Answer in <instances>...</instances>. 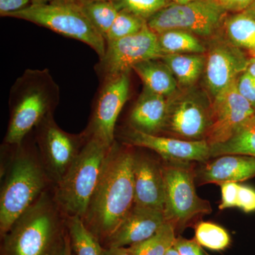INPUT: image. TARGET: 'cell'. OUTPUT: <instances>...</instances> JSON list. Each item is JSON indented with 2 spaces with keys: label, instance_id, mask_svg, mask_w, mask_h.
Instances as JSON below:
<instances>
[{
  "label": "cell",
  "instance_id": "obj_1",
  "mask_svg": "<svg viewBox=\"0 0 255 255\" xmlns=\"http://www.w3.org/2000/svg\"><path fill=\"white\" fill-rule=\"evenodd\" d=\"M132 146L117 141L108 151L100 180L83 220L100 240L107 241L134 206Z\"/></svg>",
  "mask_w": 255,
  "mask_h": 255
},
{
  "label": "cell",
  "instance_id": "obj_2",
  "mask_svg": "<svg viewBox=\"0 0 255 255\" xmlns=\"http://www.w3.org/2000/svg\"><path fill=\"white\" fill-rule=\"evenodd\" d=\"M60 87L48 69H27L16 79L9 92V121L5 145H21L26 135L60 102Z\"/></svg>",
  "mask_w": 255,
  "mask_h": 255
},
{
  "label": "cell",
  "instance_id": "obj_3",
  "mask_svg": "<svg viewBox=\"0 0 255 255\" xmlns=\"http://www.w3.org/2000/svg\"><path fill=\"white\" fill-rule=\"evenodd\" d=\"M63 217L54 196L45 191L1 238V255H53L65 240Z\"/></svg>",
  "mask_w": 255,
  "mask_h": 255
},
{
  "label": "cell",
  "instance_id": "obj_4",
  "mask_svg": "<svg viewBox=\"0 0 255 255\" xmlns=\"http://www.w3.org/2000/svg\"><path fill=\"white\" fill-rule=\"evenodd\" d=\"M15 148L8 165L1 172L4 180L0 192L1 238L52 183L40 156L26 149L23 142Z\"/></svg>",
  "mask_w": 255,
  "mask_h": 255
},
{
  "label": "cell",
  "instance_id": "obj_5",
  "mask_svg": "<svg viewBox=\"0 0 255 255\" xmlns=\"http://www.w3.org/2000/svg\"><path fill=\"white\" fill-rule=\"evenodd\" d=\"M110 148L96 139L87 138L75 162L55 184L53 196L65 216L83 219Z\"/></svg>",
  "mask_w": 255,
  "mask_h": 255
},
{
  "label": "cell",
  "instance_id": "obj_6",
  "mask_svg": "<svg viewBox=\"0 0 255 255\" xmlns=\"http://www.w3.org/2000/svg\"><path fill=\"white\" fill-rule=\"evenodd\" d=\"M6 17L29 21L81 41L91 47L100 58L105 54L107 46L105 38L94 27L77 0H55L31 4Z\"/></svg>",
  "mask_w": 255,
  "mask_h": 255
},
{
  "label": "cell",
  "instance_id": "obj_7",
  "mask_svg": "<svg viewBox=\"0 0 255 255\" xmlns=\"http://www.w3.org/2000/svg\"><path fill=\"white\" fill-rule=\"evenodd\" d=\"M164 181V215L176 232H181L196 220L212 212L209 201L201 199L195 189L196 169L192 162L162 163Z\"/></svg>",
  "mask_w": 255,
  "mask_h": 255
},
{
  "label": "cell",
  "instance_id": "obj_8",
  "mask_svg": "<svg viewBox=\"0 0 255 255\" xmlns=\"http://www.w3.org/2000/svg\"><path fill=\"white\" fill-rule=\"evenodd\" d=\"M228 13L217 0H194L187 4H170L147 21L156 34L183 30L196 36L210 37L222 27Z\"/></svg>",
  "mask_w": 255,
  "mask_h": 255
},
{
  "label": "cell",
  "instance_id": "obj_9",
  "mask_svg": "<svg viewBox=\"0 0 255 255\" xmlns=\"http://www.w3.org/2000/svg\"><path fill=\"white\" fill-rule=\"evenodd\" d=\"M184 90L167 97L162 132L182 140H206L211 125L212 102L193 87Z\"/></svg>",
  "mask_w": 255,
  "mask_h": 255
},
{
  "label": "cell",
  "instance_id": "obj_10",
  "mask_svg": "<svg viewBox=\"0 0 255 255\" xmlns=\"http://www.w3.org/2000/svg\"><path fill=\"white\" fill-rule=\"evenodd\" d=\"M36 141L40 158L52 183L58 184L81 152L87 138L84 132L64 131L55 122L53 114L37 126Z\"/></svg>",
  "mask_w": 255,
  "mask_h": 255
},
{
  "label": "cell",
  "instance_id": "obj_11",
  "mask_svg": "<svg viewBox=\"0 0 255 255\" xmlns=\"http://www.w3.org/2000/svg\"><path fill=\"white\" fill-rule=\"evenodd\" d=\"M105 54L95 70L101 78L116 76L130 71L134 65L145 60L163 58L157 35L146 25L135 34L106 43Z\"/></svg>",
  "mask_w": 255,
  "mask_h": 255
},
{
  "label": "cell",
  "instance_id": "obj_12",
  "mask_svg": "<svg viewBox=\"0 0 255 255\" xmlns=\"http://www.w3.org/2000/svg\"><path fill=\"white\" fill-rule=\"evenodd\" d=\"M129 72L106 78L84 133L111 147L116 141V124L130 92Z\"/></svg>",
  "mask_w": 255,
  "mask_h": 255
},
{
  "label": "cell",
  "instance_id": "obj_13",
  "mask_svg": "<svg viewBox=\"0 0 255 255\" xmlns=\"http://www.w3.org/2000/svg\"><path fill=\"white\" fill-rule=\"evenodd\" d=\"M236 81L212 101L211 125L206 141L210 146L222 143L255 115V110L238 92Z\"/></svg>",
  "mask_w": 255,
  "mask_h": 255
},
{
  "label": "cell",
  "instance_id": "obj_14",
  "mask_svg": "<svg viewBox=\"0 0 255 255\" xmlns=\"http://www.w3.org/2000/svg\"><path fill=\"white\" fill-rule=\"evenodd\" d=\"M123 143L155 151L165 162H198L211 159V147L206 140H182L174 137L150 135L129 128L121 134Z\"/></svg>",
  "mask_w": 255,
  "mask_h": 255
},
{
  "label": "cell",
  "instance_id": "obj_15",
  "mask_svg": "<svg viewBox=\"0 0 255 255\" xmlns=\"http://www.w3.org/2000/svg\"><path fill=\"white\" fill-rule=\"evenodd\" d=\"M250 59L241 48L228 40H216L211 43L204 73L206 87L213 98L246 71Z\"/></svg>",
  "mask_w": 255,
  "mask_h": 255
},
{
  "label": "cell",
  "instance_id": "obj_16",
  "mask_svg": "<svg viewBox=\"0 0 255 255\" xmlns=\"http://www.w3.org/2000/svg\"><path fill=\"white\" fill-rule=\"evenodd\" d=\"M134 205L163 211L164 181L162 163L150 156L134 152Z\"/></svg>",
  "mask_w": 255,
  "mask_h": 255
},
{
  "label": "cell",
  "instance_id": "obj_17",
  "mask_svg": "<svg viewBox=\"0 0 255 255\" xmlns=\"http://www.w3.org/2000/svg\"><path fill=\"white\" fill-rule=\"evenodd\" d=\"M165 223L163 211L134 205L106 241L107 248H125L150 238Z\"/></svg>",
  "mask_w": 255,
  "mask_h": 255
},
{
  "label": "cell",
  "instance_id": "obj_18",
  "mask_svg": "<svg viewBox=\"0 0 255 255\" xmlns=\"http://www.w3.org/2000/svg\"><path fill=\"white\" fill-rule=\"evenodd\" d=\"M214 159L196 169V179L201 185L244 182L255 177V157L226 155Z\"/></svg>",
  "mask_w": 255,
  "mask_h": 255
},
{
  "label": "cell",
  "instance_id": "obj_19",
  "mask_svg": "<svg viewBox=\"0 0 255 255\" xmlns=\"http://www.w3.org/2000/svg\"><path fill=\"white\" fill-rule=\"evenodd\" d=\"M167 107V97L144 87L130 112V128L150 135H158L162 132Z\"/></svg>",
  "mask_w": 255,
  "mask_h": 255
},
{
  "label": "cell",
  "instance_id": "obj_20",
  "mask_svg": "<svg viewBox=\"0 0 255 255\" xmlns=\"http://www.w3.org/2000/svg\"><path fill=\"white\" fill-rule=\"evenodd\" d=\"M132 70L143 82L144 87L158 95L169 97L178 91V83L163 60L150 59L136 64Z\"/></svg>",
  "mask_w": 255,
  "mask_h": 255
},
{
  "label": "cell",
  "instance_id": "obj_21",
  "mask_svg": "<svg viewBox=\"0 0 255 255\" xmlns=\"http://www.w3.org/2000/svg\"><path fill=\"white\" fill-rule=\"evenodd\" d=\"M161 59L170 69L178 85L184 89L194 86L205 70L206 57L199 53L167 54Z\"/></svg>",
  "mask_w": 255,
  "mask_h": 255
},
{
  "label": "cell",
  "instance_id": "obj_22",
  "mask_svg": "<svg viewBox=\"0 0 255 255\" xmlns=\"http://www.w3.org/2000/svg\"><path fill=\"white\" fill-rule=\"evenodd\" d=\"M211 158L226 155L255 157V117L248 120L226 142L210 146Z\"/></svg>",
  "mask_w": 255,
  "mask_h": 255
},
{
  "label": "cell",
  "instance_id": "obj_23",
  "mask_svg": "<svg viewBox=\"0 0 255 255\" xmlns=\"http://www.w3.org/2000/svg\"><path fill=\"white\" fill-rule=\"evenodd\" d=\"M65 226L75 255H103L100 240L86 227L80 216H66Z\"/></svg>",
  "mask_w": 255,
  "mask_h": 255
},
{
  "label": "cell",
  "instance_id": "obj_24",
  "mask_svg": "<svg viewBox=\"0 0 255 255\" xmlns=\"http://www.w3.org/2000/svg\"><path fill=\"white\" fill-rule=\"evenodd\" d=\"M228 41L250 52L255 50V19L243 12L226 16L223 24Z\"/></svg>",
  "mask_w": 255,
  "mask_h": 255
},
{
  "label": "cell",
  "instance_id": "obj_25",
  "mask_svg": "<svg viewBox=\"0 0 255 255\" xmlns=\"http://www.w3.org/2000/svg\"><path fill=\"white\" fill-rule=\"evenodd\" d=\"M159 47L164 54L205 53L206 48L196 35L183 30H168L158 33Z\"/></svg>",
  "mask_w": 255,
  "mask_h": 255
},
{
  "label": "cell",
  "instance_id": "obj_26",
  "mask_svg": "<svg viewBox=\"0 0 255 255\" xmlns=\"http://www.w3.org/2000/svg\"><path fill=\"white\" fill-rule=\"evenodd\" d=\"M97 31L106 38L120 10L112 0H77Z\"/></svg>",
  "mask_w": 255,
  "mask_h": 255
},
{
  "label": "cell",
  "instance_id": "obj_27",
  "mask_svg": "<svg viewBox=\"0 0 255 255\" xmlns=\"http://www.w3.org/2000/svg\"><path fill=\"white\" fill-rule=\"evenodd\" d=\"M175 235V228L165 221L153 236L127 248L134 255H165L174 246Z\"/></svg>",
  "mask_w": 255,
  "mask_h": 255
},
{
  "label": "cell",
  "instance_id": "obj_28",
  "mask_svg": "<svg viewBox=\"0 0 255 255\" xmlns=\"http://www.w3.org/2000/svg\"><path fill=\"white\" fill-rule=\"evenodd\" d=\"M195 240L201 246L214 251H225L231 243V236L224 228L209 221L196 225Z\"/></svg>",
  "mask_w": 255,
  "mask_h": 255
},
{
  "label": "cell",
  "instance_id": "obj_29",
  "mask_svg": "<svg viewBox=\"0 0 255 255\" xmlns=\"http://www.w3.org/2000/svg\"><path fill=\"white\" fill-rule=\"evenodd\" d=\"M146 25L147 21L143 18L128 11L120 10L106 36V43L135 34Z\"/></svg>",
  "mask_w": 255,
  "mask_h": 255
},
{
  "label": "cell",
  "instance_id": "obj_30",
  "mask_svg": "<svg viewBox=\"0 0 255 255\" xmlns=\"http://www.w3.org/2000/svg\"><path fill=\"white\" fill-rule=\"evenodd\" d=\"M119 10H124L147 20L165 6L169 0H112Z\"/></svg>",
  "mask_w": 255,
  "mask_h": 255
},
{
  "label": "cell",
  "instance_id": "obj_31",
  "mask_svg": "<svg viewBox=\"0 0 255 255\" xmlns=\"http://www.w3.org/2000/svg\"><path fill=\"white\" fill-rule=\"evenodd\" d=\"M238 92L255 110V77L246 71L237 79Z\"/></svg>",
  "mask_w": 255,
  "mask_h": 255
},
{
  "label": "cell",
  "instance_id": "obj_32",
  "mask_svg": "<svg viewBox=\"0 0 255 255\" xmlns=\"http://www.w3.org/2000/svg\"><path fill=\"white\" fill-rule=\"evenodd\" d=\"M237 207L246 213L255 211V189L249 186L239 184Z\"/></svg>",
  "mask_w": 255,
  "mask_h": 255
},
{
  "label": "cell",
  "instance_id": "obj_33",
  "mask_svg": "<svg viewBox=\"0 0 255 255\" xmlns=\"http://www.w3.org/2000/svg\"><path fill=\"white\" fill-rule=\"evenodd\" d=\"M222 200L219 209L224 210L237 207V199L239 184L236 182H226L221 184Z\"/></svg>",
  "mask_w": 255,
  "mask_h": 255
},
{
  "label": "cell",
  "instance_id": "obj_34",
  "mask_svg": "<svg viewBox=\"0 0 255 255\" xmlns=\"http://www.w3.org/2000/svg\"><path fill=\"white\" fill-rule=\"evenodd\" d=\"M174 246L180 255H210L195 239H186L182 236H178L176 238Z\"/></svg>",
  "mask_w": 255,
  "mask_h": 255
},
{
  "label": "cell",
  "instance_id": "obj_35",
  "mask_svg": "<svg viewBox=\"0 0 255 255\" xmlns=\"http://www.w3.org/2000/svg\"><path fill=\"white\" fill-rule=\"evenodd\" d=\"M32 4L31 0H0V16L8 15L26 9Z\"/></svg>",
  "mask_w": 255,
  "mask_h": 255
},
{
  "label": "cell",
  "instance_id": "obj_36",
  "mask_svg": "<svg viewBox=\"0 0 255 255\" xmlns=\"http://www.w3.org/2000/svg\"><path fill=\"white\" fill-rule=\"evenodd\" d=\"M220 5L228 13L243 12L247 8L255 1V0H217Z\"/></svg>",
  "mask_w": 255,
  "mask_h": 255
},
{
  "label": "cell",
  "instance_id": "obj_37",
  "mask_svg": "<svg viewBox=\"0 0 255 255\" xmlns=\"http://www.w3.org/2000/svg\"><path fill=\"white\" fill-rule=\"evenodd\" d=\"M103 255H134L127 248H108L104 250Z\"/></svg>",
  "mask_w": 255,
  "mask_h": 255
},
{
  "label": "cell",
  "instance_id": "obj_38",
  "mask_svg": "<svg viewBox=\"0 0 255 255\" xmlns=\"http://www.w3.org/2000/svg\"><path fill=\"white\" fill-rule=\"evenodd\" d=\"M64 255H74L73 250H72L71 245H70V238L67 231H65V251Z\"/></svg>",
  "mask_w": 255,
  "mask_h": 255
},
{
  "label": "cell",
  "instance_id": "obj_39",
  "mask_svg": "<svg viewBox=\"0 0 255 255\" xmlns=\"http://www.w3.org/2000/svg\"><path fill=\"white\" fill-rule=\"evenodd\" d=\"M247 72L255 77V57H252L250 59L249 65L247 68Z\"/></svg>",
  "mask_w": 255,
  "mask_h": 255
},
{
  "label": "cell",
  "instance_id": "obj_40",
  "mask_svg": "<svg viewBox=\"0 0 255 255\" xmlns=\"http://www.w3.org/2000/svg\"><path fill=\"white\" fill-rule=\"evenodd\" d=\"M243 12L255 19V1Z\"/></svg>",
  "mask_w": 255,
  "mask_h": 255
},
{
  "label": "cell",
  "instance_id": "obj_41",
  "mask_svg": "<svg viewBox=\"0 0 255 255\" xmlns=\"http://www.w3.org/2000/svg\"><path fill=\"white\" fill-rule=\"evenodd\" d=\"M64 251H65V240L63 244L60 245L56 250H55L53 255H64Z\"/></svg>",
  "mask_w": 255,
  "mask_h": 255
},
{
  "label": "cell",
  "instance_id": "obj_42",
  "mask_svg": "<svg viewBox=\"0 0 255 255\" xmlns=\"http://www.w3.org/2000/svg\"><path fill=\"white\" fill-rule=\"evenodd\" d=\"M194 0H169L171 4H187V3L191 2Z\"/></svg>",
  "mask_w": 255,
  "mask_h": 255
},
{
  "label": "cell",
  "instance_id": "obj_43",
  "mask_svg": "<svg viewBox=\"0 0 255 255\" xmlns=\"http://www.w3.org/2000/svg\"><path fill=\"white\" fill-rule=\"evenodd\" d=\"M165 255H180V254H179L177 250L176 249L175 247L173 246L172 248H169Z\"/></svg>",
  "mask_w": 255,
  "mask_h": 255
},
{
  "label": "cell",
  "instance_id": "obj_44",
  "mask_svg": "<svg viewBox=\"0 0 255 255\" xmlns=\"http://www.w3.org/2000/svg\"><path fill=\"white\" fill-rule=\"evenodd\" d=\"M55 0H31L32 4H44V3L50 2Z\"/></svg>",
  "mask_w": 255,
  "mask_h": 255
},
{
  "label": "cell",
  "instance_id": "obj_45",
  "mask_svg": "<svg viewBox=\"0 0 255 255\" xmlns=\"http://www.w3.org/2000/svg\"><path fill=\"white\" fill-rule=\"evenodd\" d=\"M251 53V55L253 57H255V50H253V51L250 52Z\"/></svg>",
  "mask_w": 255,
  "mask_h": 255
},
{
  "label": "cell",
  "instance_id": "obj_46",
  "mask_svg": "<svg viewBox=\"0 0 255 255\" xmlns=\"http://www.w3.org/2000/svg\"></svg>",
  "mask_w": 255,
  "mask_h": 255
}]
</instances>
